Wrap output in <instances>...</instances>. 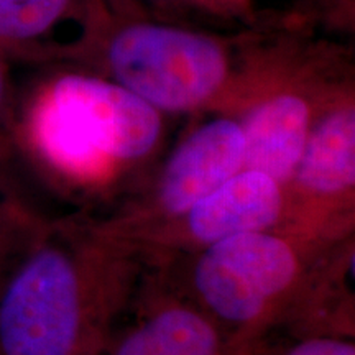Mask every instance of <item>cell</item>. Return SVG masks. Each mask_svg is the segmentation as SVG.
<instances>
[{"label":"cell","instance_id":"2","mask_svg":"<svg viewBox=\"0 0 355 355\" xmlns=\"http://www.w3.org/2000/svg\"><path fill=\"white\" fill-rule=\"evenodd\" d=\"M159 133L158 114L127 89L91 78L56 81L33 112V139L58 170L97 178L117 159L144 157Z\"/></svg>","mask_w":355,"mask_h":355},{"label":"cell","instance_id":"11","mask_svg":"<svg viewBox=\"0 0 355 355\" xmlns=\"http://www.w3.org/2000/svg\"><path fill=\"white\" fill-rule=\"evenodd\" d=\"M279 355H355V345L339 336L313 334L286 347Z\"/></svg>","mask_w":355,"mask_h":355},{"label":"cell","instance_id":"4","mask_svg":"<svg viewBox=\"0 0 355 355\" xmlns=\"http://www.w3.org/2000/svg\"><path fill=\"white\" fill-rule=\"evenodd\" d=\"M110 63L130 92L171 110L198 104L225 74L224 56L214 43L162 26L122 32L110 46Z\"/></svg>","mask_w":355,"mask_h":355},{"label":"cell","instance_id":"13","mask_svg":"<svg viewBox=\"0 0 355 355\" xmlns=\"http://www.w3.org/2000/svg\"><path fill=\"white\" fill-rule=\"evenodd\" d=\"M10 245L8 243V239H7V232L3 230V224H2V219H0V257L3 255V252L7 250V247Z\"/></svg>","mask_w":355,"mask_h":355},{"label":"cell","instance_id":"5","mask_svg":"<svg viewBox=\"0 0 355 355\" xmlns=\"http://www.w3.org/2000/svg\"><path fill=\"white\" fill-rule=\"evenodd\" d=\"M242 166V128L230 121L207 123L178 148L166 165L159 204L168 214L184 216Z\"/></svg>","mask_w":355,"mask_h":355},{"label":"cell","instance_id":"3","mask_svg":"<svg viewBox=\"0 0 355 355\" xmlns=\"http://www.w3.org/2000/svg\"><path fill=\"white\" fill-rule=\"evenodd\" d=\"M306 277L303 254L286 239L254 232L199 248L193 291L212 321L255 336L295 301Z\"/></svg>","mask_w":355,"mask_h":355},{"label":"cell","instance_id":"6","mask_svg":"<svg viewBox=\"0 0 355 355\" xmlns=\"http://www.w3.org/2000/svg\"><path fill=\"white\" fill-rule=\"evenodd\" d=\"M282 209L277 181L257 171H239L186 212V235L204 248L235 235L268 232Z\"/></svg>","mask_w":355,"mask_h":355},{"label":"cell","instance_id":"1","mask_svg":"<svg viewBox=\"0 0 355 355\" xmlns=\"http://www.w3.org/2000/svg\"><path fill=\"white\" fill-rule=\"evenodd\" d=\"M122 248L37 232L0 257V355H96L119 303Z\"/></svg>","mask_w":355,"mask_h":355},{"label":"cell","instance_id":"9","mask_svg":"<svg viewBox=\"0 0 355 355\" xmlns=\"http://www.w3.org/2000/svg\"><path fill=\"white\" fill-rule=\"evenodd\" d=\"M301 186L318 194H336L355 183V117L352 110L331 115L306 141L296 166Z\"/></svg>","mask_w":355,"mask_h":355},{"label":"cell","instance_id":"10","mask_svg":"<svg viewBox=\"0 0 355 355\" xmlns=\"http://www.w3.org/2000/svg\"><path fill=\"white\" fill-rule=\"evenodd\" d=\"M69 0H0V42L30 43L55 28Z\"/></svg>","mask_w":355,"mask_h":355},{"label":"cell","instance_id":"12","mask_svg":"<svg viewBox=\"0 0 355 355\" xmlns=\"http://www.w3.org/2000/svg\"><path fill=\"white\" fill-rule=\"evenodd\" d=\"M6 94H7V89H6V78H3L2 66H0V112H2L3 104H6Z\"/></svg>","mask_w":355,"mask_h":355},{"label":"cell","instance_id":"7","mask_svg":"<svg viewBox=\"0 0 355 355\" xmlns=\"http://www.w3.org/2000/svg\"><path fill=\"white\" fill-rule=\"evenodd\" d=\"M308 107L298 97H278L248 119L243 135V166L273 181L296 171L308 141Z\"/></svg>","mask_w":355,"mask_h":355},{"label":"cell","instance_id":"8","mask_svg":"<svg viewBox=\"0 0 355 355\" xmlns=\"http://www.w3.org/2000/svg\"><path fill=\"white\" fill-rule=\"evenodd\" d=\"M112 355H230L224 334L204 311L165 303L132 327Z\"/></svg>","mask_w":355,"mask_h":355}]
</instances>
